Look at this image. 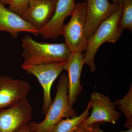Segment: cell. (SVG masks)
<instances>
[{"instance_id":"277c9868","label":"cell","mask_w":132,"mask_h":132,"mask_svg":"<svg viewBox=\"0 0 132 132\" xmlns=\"http://www.w3.org/2000/svg\"><path fill=\"white\" fill-rule=\"evenodd\" d=\"M67 24L63 26L61 35L71 53L86 51L88 39L86 31V1L76 3L75 7Z\"/></svg>"},{"instance_id":"8fae6325","label":"cell","mask_w":132,"mask_h":132,"mask_svg":"<svg viewBox=\"0 0 132 132\" xmlns=\"http://www.w3.org/2000/svg\"><path fill=\"white\" fill-rule=\"evenodd\" d=\"M86 31L88 39L102 22L118 9L119 5L108 0H86Z\"/></svg>"},{"instance_id":"d6986e66","label":"cell","mask_w":132,"mask_h":132,"mask_svg":"<svg viewBox=\"0 0 132 132\" xmlns=\"http://www.w3.org/2000/svg\"><path fill=\"white\" fill-rule=\"evenodd\" d=\"M33 131L32 127L31 126V123H28L21 128L17 132H31Z\"/></svg>"},{"instance_id":"5bb4252c","label":"cell","mask_w":132,"mask_h":132,"mask_svg":"<svg viewBox=\"0 0 132 132\" xmlns=\"http://www.w3.org/2000/svg\"><path fill=\"white\" fill-rule=\"evenodd\" d=\"M91 108V103L89 102L86 108L80 115L61 120L54 127L51 132H74L78 126L89 116Z\"/></svg>"},{"instance_id":"5b68a950","label":"cell","mask_w":132,"mask_h":132,"mask_svg":"<svg viewBox=\"0 0 132 132\" xmlns=\"http://www.w3.org/2000/svg\"><path fill=\"white\" fill-rule=\"evenodd\" d=\"M65 63L30 65L22 64L21 68L27 73L34 76L43 89V103L42 113L46 115L53 101L51 91L52 85L64 71Z\"/></svg>"},{"instance_id":"9a60e30c","label":"cell","mask_w":132,"mask_h":132,"mask_svg":"<svg viewBox=\"0 0 132 132\" xmlns=\"http://www.w3.org/2000/svg\"><path fill=\"white\" fill-rule=\"evenodd\" d=\"M116 106L126 118L125 126L128 129L132 128V85H130L129 91L123 98L115 101Z\"/></svg>"},{"instance_id":"7a4b0ae2","label":"cell","mask_w":132,"mask_h":132,"mask_svg":"<svg viewBox=\"0 0 132 132\" xmlns=\"http://www.w3.org/2000/svg\"><path fill=\"white\" fill-rule=\"evenodd\" d=\"M123 6V3L120 4L116 11L100 24L88 39L84 61L93 72L96 69L95 57L101 46L105 42H116L122 35L123 30L120 27L119 21Z\"/></svg>"},{"instance_id":"30bf717a","label":"cell","mask_w":132,"mask_h":132,"mask_svg":"<svg viewBox=\"0 0 132 132\" xmlns=\"http://www.w3.org/2000/svg\"><path fill=\"white\" fill-rule=\"evenodd\" d=\"M75 0H57L54 14L46 26L39 30V35L45 39H55L61 35L65 20L75 7Z\"/></svg>"},{"instance_id":"6da1fadb","label":"cell","mask_w":132,"mask_h":132,"mask_svg":"<svg viewBox=\"0 0 132 132\" xmlns=\"http://www.w3.org/2000/svg\"><path fill=\"white\" fill-rule=\"evenodd\" d=\"M22 47L24 64L65 63L71 53L65 43L39 42L27 35L22 39Z\"/></svg>"},{"instance_id":"7402d4cb","label":"cell","mask_w":132,"mask_h":132,"mask_svg":"<svg viewBox=\"0 0 132 132\" xmlns=\"http://www.w3.org/2000/svg\"><path fill=\"white\" fill-rule=\"evenodd\" d=\"M0 2L3 5H9L10 0H0Z\"/></svg>"},{"instance_id":"9c48e42d","label":"cell","mask_w":132,"mask_h":132,"mask_svg":"<svg viewBox=\"0 0 132 132\" xmlns=\"http://www.w3.org/2000/svg\"><path fill=\"white\" fill-rule=\"evenodd\" d=\"M85 64L84 55L82 52H75L71 53L64 65V70L68 73V97L69 104L72 107L82 91L80 79Z\"/></svg>"},{"instance_id":"8992f818","label":"cell","mask_w":132,"mask_h":132,"mask_svg":"<svg viewBox=\"0 0 132 132\" xmlns=\"http://www.w3.org/2000/svg\"><path fill=\"white\" fill-rule=\"evenodd\" d=\"M32 107L27 98L13 106L0 111V132H17L30 123Z\"/></svg>"},{"instance_id":"ac0fdd59","label":"cell","mask_w":132,"mask_h":132,"mask_svg":"<svg viewBox=\"0 0 132 132\" xmlns=\"http://www.w3.org/2000/svg\"><path fill=\"white\" fill-rule=\"evenodd\" d=\"M97 126L94 124L86 126L81 123L78 126L74 132H97Z\"/></svg>"},{"instance_id":"7c38bea8","label":"cell","mask_w":132,"mask_h":132,"mask_svg":"<svg viewBox=\"0 0 132 132\" xmlns=\"http://www.w3.org/2000/svg\"><path fill=\"white\" fill-rule=\"evenodd\" d=\"M57 0H31L21 17L38 30L50 20L54 13Z\"/></svg>"},{"instance_id":"e0dca14e","label":"cell","mask_w":132,"mask_h":132,"mask_svg":"<svg viewBox=\"0 0 132 132\" xmlns=\"http://www.w3.org/2000/svg\"><path fill=\"white\" fill-rule=\"evenodd\" d=\"M31 0H10L8 9L21 16L28 7Z\"/></svg>"},{"instance_id":"ffe728a7","label":"cell","mask_w":132,"mask_h":132,"mask_svg":"<svg viewBox=\"0 0 132 132\" xmlns=\"http://www.w3.org/2000/svg\"><path fill=\"white\" fill-rule=\"evenodd\" d=\"M97 132H105L103 131V130L101 129L98 126H97ZM121 132H132V128H129L128 130L127 131H122Z\"/></svg>"},{"instance_id":"3957f363","label":"cell","mask_w":132,"mask_h":132,"mask_svg":"<svg viewBox=\"0 0 132 132\" xmlns=\"http://www.w3.org/2000/svg\"><path fill=\"white\" fill-rule=\"evenodd\" d=\"M68 77L62 75L57 86V92L44 120L39 123H31L33 131L51 132L54 127L64 118L77 116V113L69 102L68 97Z\"/></svg>"},{"instance_id":"ba28073f","label":"cell","mask_w":132,"mask_h":132,"mask_svg":"<svg viewBox=\"0 0 132 132\" xmlns=\"http://www.w3.org/2000/svg\"><path fill=\"white\" fill-rule=\"evenodd\" d=\"M30 90V85L26 80L1 76L0 111L13 106L27 98Z\"/></svg>"},{"instance_id":"2e32d148","label":"cell","mask_w":132,"mask_h":132,"mask_svg":"<svg viewBox=\"0 0 132 132\" xmlns=\"http://www.w3.org/2000/svg\"><path fill=\"white\" fill-rule=\"evenodd\" d=\"M119 26L122 30H132V0H125L119 21Z\"/></svg>"},{"instance_id":"4fadbf2b","label":"cell","mask_w":132,"mask_h":132,"mask_svg":"<svg viewBox=\"0 0 132 132\" xmlns=\"http://www.w3.org/2000/svg\"><path fill=\"white\" fill-rule=\"evenodd\" d=\"M9 33L16 38L21 32H29L39 35V31L24 20L21 16L6 8L0 2V32Z\"/></svg>"},{"instance_id":"44dd1931","label":"cell","mask_w":132,"mask_h":132,"mask_svg":"<svg viewBox=\"0 0 132 132\" xmlns=\"http://www.w3.org/2000/svg\"><path fill=\"white\" fill-rule=\"evenodd\" d=\"M113 4L116 5H119L121 3H123V2L125 0H112Z\"/></svg>"},{"instance_id":"603a6c76","label":"cell","mask_w":132,"mask_h":132,"mask_svg":"<svg viewBox=\"0 0 132 132\" xmlns=\"http://www.w3.org/2000/svg\"></svg>"},{"instance_id":"52a82bcc","label":"cell","mask_w":132,"mask_h":132,"mask_svg":"<svg viewBox=\"0 0 132 132\" xmlns=\"http://www.w3.org/2000/svg\"><path fill=\"white\" fill-rule=\"evenodd\" d=\"M92 113L82 123L86 126L100 122H108L116 125L121 114L116 111L115 104L108 96L98 92L91 94Z\"/></svg>"}]
</instances>
